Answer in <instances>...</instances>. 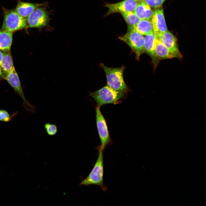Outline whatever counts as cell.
Listing matches in <instances>:
<instances>
[{
	"label": "cell",
	"mask_w": 206,
	"mask_h": 206,
	"mask_svg": "<svg viewBox=\"0 0 206 206\" xmlns=\"http://www.w3.org/2000/svg\"><path fill=\"white\" fill-rule=\"evenodd\" d=\"M157 37L176 55L177 58H182V56L179 49L177 39L171 33L167 31Z\"/></svg>",
	"instance_id": "obj_12"
},
{
	"label": "cell",
	"mask_w": 206,
	"mask_h": 206,
	"mask_svg": "<svg viewBox=\"0 0 206 206\" xmlns=\"http://www.w3.org/2000/svg\"><path fill=\"white\" fill-rule=\"evenodd\" d=\"M151 19L153 32L157 37L167 31L162 8L154 9Z\"/></svg>",
	"instance_id": "obj_9"
},
{
	"label": "cell",
	"mask_w": 206,
	"mask_h": 206,
	"mask_svg": "<svg viewBox=\"0 0 206 206\" xmlns=\"http://www.w3.org/2000/svg\"><path fill=\"white\" fill-rule=\"evenodd\" d=\"M119 39L127 44L134 53L136 59L138 60L144 52V37L143 35L129 26L126 33L118 37Z\"/></svg>",
	"instance_id": "obj_5"
},
{
	"label": "cell",
	"mask_w": 206,
	"mask_h": 206,
	"mask_svg": "<svg viewBox=\"0 0 206 206\" xmlns=\"http://www.w3.org/2000/svg\"><path fill=\"white\" fill-rule=\"evenodd\" d=\"M157 38L153 32L145 35L144 37V52L151 58L155 68L157 66L159 61L155 51Z\"/></svg>",
	"instance_id": "obj_11"
},
{
	"label": "cell",
	"mask_w": 206,
	"mask_h": 206,
	"mask_svg": "<svg viewBox=\"0 0 206 206\" xmlns=\"http://www.w3.org/2000/svg\"><path fill=\"white\" fill-rule=\"evenodd\" d=\"M98 154L97 160L88 176L80 183V185H95L100 187L106 191L107 187L103 182L104 162L103 150L100 146L98 147Z\"/></svg>",
	"instance_id": "obj_1"
},
{
	"label": "cell",
	"mask_w": 206,
	"mask_h": 206,
	"mask_svg": "<svg viewBox=\"0 0 206 206\" xmlns=\"http://www.w3.org/2000/svg\"><path fill=\"white\" fill-rule=\"evenodd\" d=\"M101 66L105 72L108 85L113 89L126 93L128 89L124 79V67L112 68L103 64H101Z\"/></svg>",
	"instance_id": "obj_4"
},
{
	"label": "cell",
	"mask_w": 206,
	"mask_h": 206,
	"mask_svg": "<svg viewBox=\"0 0 206 206\" xmlns=\"http://www.w3.org/2000/svg\"><path fill=\"white\" fill-rule=\"evenodd\" d=\"M157 38L155 51L159 60H160L177 58L176 55Z\"/></svg>",
	"instance_id": "obj_15"
},
{
	"label": "cell",
	"mask_w": 206,
	"mask_h": 206,
	"mask_svg": "<svg viewBox=\"0 0 206 206\" xmlns=\"http://www.w3.org/2000/svg\"><path fill=\"white\" fill-rule=\"evenodd\" d=\"M3 55V52L0 50V66L1 65Z\"/></svg>",
	"instance_id": "obj_23"
},
{
	"label": "cell",
	"mask_w": 206,
	"mask_h": 206,
	"mask_svg": "<svg viewBox=\"0 0 206 206\" xmlns=\"http://www.w3.org/2000/svg\"><path fill=\"white\" fill-rule=\"evenodd\" d=\"M4 15L3 23L0 30L13 33L27 28V18L20 15L15 9H7L2 7Z\"/></svg>",
	"instance_id": "obj_3"
},
{
	"label": "cell",
	"mask_w": 206,
	"mask_h": 206,
	"mask_svg": "<svg viewBox=\"0 0 206 206\" xmlns=\"http://www.w3.org/2000/svg\"><path fill=\"white\" fill-rule=\"evenodd\" d=\"M17 1V4L15 9L20 15L25 18H27L35 9L42 4L24 2L20 0Z\"/></svg>",
	"instance_id": "obj_13"
},
{
	"label": "cell",
	"mask_w": 206,
	"mask_h": 206,
	"mask_svg": "<svg viewBox=\"0 0 206 206\" xmlns=\"http://www.w3.org/2000/svg\"><path fill=\"white\" fill-rule=\"evenodd\" d=\"M144 0L150 7L157 8L161 7L166 0Z\"/></svg>",
	"instance_id": "obj_22"
},
{
	"label": "cell",
	"mask_w": 206,
	"mask_h": 206,
	"mask_svg": "<svg viewBox=\"0 0 206 206\" xmlns=\"http://www.w3.org/2000/svg\"><path fill=\"white\" fill-rule=\"evenodd\" d=\"M4 79L7 82L14 91L21 98L23 101L22 106L23 108L30 112L34 113L35 111V107L31 105L26 98L19 76L14 67L5 76Z\"/></svg>",
	"instance_id": "obj_7"
},
{
	"label": "cell",
	"mask_w": 206,
	"mask_h": 206,
	"mask_svg": "<svg viewBox=\"0 0 206 206\" xmlns=\"http://www.w3.org/2000/svg\"><path fill=\"white\" fill-rule=\"evenodd\" d=\"M134 0L136 1L137 2H139L142 0Z\"/></svg>",
	"instance_id": "obj_25"
},
{
	"label": "cell",
	"mask_w": 206,
	"mask_h": 206,
	"mask_svg": "<svg viewBox=\"0 0 206 206\" xmlns=\"http://www.w3.org/2000/svg\"><path fill=\"white\" fill-rule=\"evenodd\" d=\"M120 13L129 26H133L140 20L134 11L123 12Z\"/></svg>",
	"instance_id": "obj_19"
},
{
	"label": "cell",
	"mask_w": 206,
	"mask_h": 206,
	"mask_svg": "<svg viewBox=\"0 0 206 206\" xmlns=\"http://www.w3.org/2000/svg\"><path fill=\"white\" fill-rule=\"evenodd\" d=\"M5 77V75L3 72L0 66V78H2L4 79Z\"/></svg>",
	"instance_id": "obj_24"
},
{
	"label": "cell",
	"mask_w": 206,
	"mask_h": 206,
	"mask_svg": "<svg viewBox=\"0 0 206 206\" xmlns=\"http://www.w3.org/2000/svg\"><path fill=\"white\" fill-rule=\"evenodd\" d=\"M44 127L47 133L49 135H54L57 132V127L54 124L47 123L45 124Z\"/></svg>",
	"instance_id": "obj_21"
},
{
	"label": "cell",
	"mask_w": 206,
	"mask_h": 206,
	"mask_svg": "<svg viewBox=\"0 0 206 206\" xmlns=\"http://www.w3.org/2000/svg\"><path fill=\"white\" fill-rule=\"evenodd\" d=\"M16 114V113H14L11 115L6 110L3 109H0V121L8 122L11 120L14 115Z\"/></svg>",
	"instance_id": "obj_20"
},
{
	"label": "cell",
	"mask_w": 206,
	"mask_h": 206,
	"mask_svg": "<svg viewBox=\"0 0 206 206\" xmlns=\"http://www.w3.org/2000/svg\"><path fill=\"white\" fill-rule=\"evenodd\" d=\"M134 12L140 20H150L153 13L150 7L144 0L138 3Z\"/></svg>",
	"instance_id": "obj_14"
},
{
	"label": "cell",
	"mask_w": 206,
	"mask_h": 206,
	"mask_svg": "<svg viewBox=\"0 0 206 206\" xmlns=\"http://www.w3.org/2000/svg\"><path fill=\"white\" fill-rule=\"evenodd\" d=\"M124 93L113 89L107 85L96 91L90 92V95L95 100L97 106L100 107L106 104H115L121 102Z\"/></svg>",
	"instance_id": "obj_2"
},
{
	"label": "cell",
	"mask_w": 206,
	"mask_h": 206,
	"mask_svg": "<svg viewBox=\"0 0 206 206\" xmlns=\"http://www.w3.org/2000/svg\"><path fill=\"white\" fill-rule=\"evenodd\" d=\"M0 67L5 76L14 67L10 51L3 52V57Z\"/></svg>",
	"instance_id": "obj_18"
},
{
	"label": "cell",
	"mask_w": 206,
	"mask_h": 206,
	"mask_svg": "<svg viewBox=\"0 0 206 206\" xmlns=\"http://www.w3.org/2000/svg\"><path fill=\"white\" fill-rule=\"evenodd\" d=\"M129 27L142 35H145L153 32L152 23L149 20H140L135 25Z\"/></svg>",
	"instance_id": "obj_17"
},
{
	"label": "cell",
	"mask_w": 206,
	"mask_h": 206,
	"mask_svg": "<svg viewBox=\"0 0 206 206\" xmlns=\"http://www.w3.org/2000/svg\"><path fill=\"white\" fill-rule=\"evenodd\" d=\"M45 5L42 3L27 18V28L41 29L48 25L50 19Z\"/></svg>",
	"instance_id": "obj_6"
},
{
	"label": "cell",
	"mask_w": 206,
	"mask_h": 206,
	"mask_svg": "<svg viewBox=\"0 0 206 206\" xmlns=\"http://www.w3.org/2000/svg\"><path fill=\"white\" fill-rule=\"evenodd\" d=\"M13 33L0 30V50L3 52L10 51Z\"/></svg>",
	"instance_id": "obj_16"
},
{
	"label": "cell",
	"mask_w": 206,
	"mask_h": 206,
	"mask_svg": "<svg viewBox=\"0 0 206 206\" xmlns=\"http://www.w3.org/2000/svg\"><path fill=\"white\" fill-rule=\"evenodd\" d=\"M96 111L97 128L101 142L100 146L103 150L110 142V139L106 122L100 111V107L97 106Z\"/></svg>",
	"instance_id": "obj_8"
},
{
	"label": "cell",
	"mask_w": 206,
	"mask_h": 206,
	"mask_svg": "<svg viewBox=\"0 0 206 206\" xmlns=\"http://www.w3.org/2000/svg\"><path fill=\"white\" fill-rule=\"evenodd\" d=\"M137 4L134 0H124L115 3L106 4L105 6L108 9L106 15L118 12L134 11Z\"/></svg>",
	"instance_id": "obj_10"
}]
</instances>
